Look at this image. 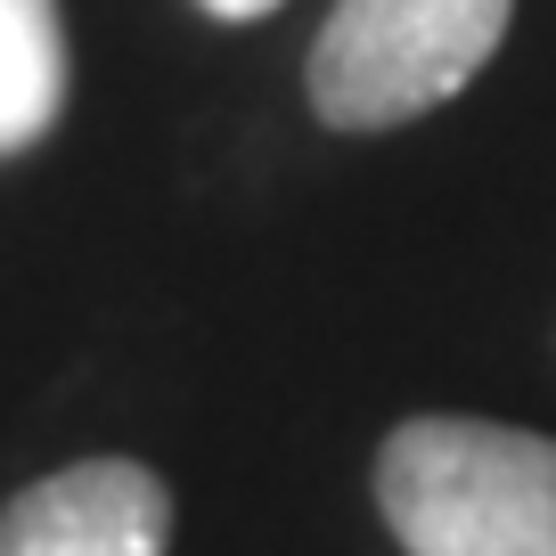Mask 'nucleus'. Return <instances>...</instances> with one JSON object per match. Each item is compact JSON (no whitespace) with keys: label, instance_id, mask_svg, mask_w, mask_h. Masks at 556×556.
Listing matches in <instances>:
<instances>
[{"label":"nucleus","instance_id":"f03ea898","mask_svg":"<svg viewBox=\"0 0 556 556\" xmlns=\"http://www.w3.org/2000/svg\"><path fill=\"white\" fill-rule=\"evenodd\" d=\"M507 17L516 0H336L303 90L336 131H393L458 99L507 41Z\"/></svg>","mask_w":556,"mask_h":556},{"label":"nucleus","instance_id":"7ed1b4c3","mask_svg":"<svg viewBox=\"0 0 556 556\" xmlns=\"http://www.w3.org/2000/svg\"><path fill=\"white\" fill-rule=\"evenodd\" d=\"M173 491L139 458H83L0 507V556H164Z\"/></svg>","mask_w":556,"mask_h":556},{"label":"nucleus","instance_id":"20e7f679","mask_svg":"<svg viewBox=\"0 0 556 556\" xmlns=\"http://www.w3.org/2000/svg\"><path fill=\"white\" fill-rule=\"evenodd\" d=\"M66 115V17L58 0H0V156H25Z\"/></svg>","mask_w":556,"mask_h":556},{"label":"nucleus","instance_id":"39448f33","mask_svg":"<svg viewBox=\"0 0 556 556\" xmlns=\"http://www.w3.org/2000/svg\"><path fill=\"white\" fill-rule=\"evenodd\" d=\"M205 17H222V25H254V17H270L278 0H197Z\"/></svg>","mask_w":556,"mask_h":556},{"label":"nucleus","instance_id":"f257e3e1","mask_svg":"<svg viewBox=\"0 0 556 556\" xmlns=\"http://www.w3.org/2000/svg\"><path fill=\"white\" fill-rule=\"evenodd\" d=\"M377 507L409 556H556V442L500 417H409L377 451Z\"/></svg>","mask_w":556,"mask_h":556}]
</instances>
